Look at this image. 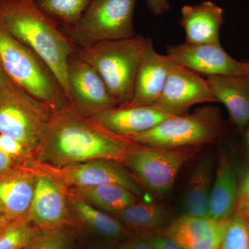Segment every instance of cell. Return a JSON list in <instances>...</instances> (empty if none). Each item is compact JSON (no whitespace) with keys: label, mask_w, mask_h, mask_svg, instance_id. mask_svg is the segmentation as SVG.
Returning <instances> with one entry per match:
<instances>
[{"label":"cell","mask_w":249,"mask_h":249,"mask_svg":"<svg viewBox=\"0 0 249 249\" xmlns=\"http://www.w3.org/2000/svg\"><path fill=\"white\" fill-rule=\"evenodd\" d=\"M136 144L111 133L70 107L53 111L34 153L39 164L62 168L94 160L124 163Z\"/></svg>","instance_id":"1"},{"label":"cell","mask_w":249,"mask_h":249,"mask_svg":"<svg viewBox=\"0 0 249 249\" xmlns=\"http://www.w3.org/2000/svg\"><path fill=\"white\" fill-rule=\"evenodd\" d=\"M0 19L6 29L36 52L50 67L67 99V69L77 47L34 0H0Z\"/></svg>","instance_id":"2"},{"label":"cell","mask_w":249,"mask_h":249,"mask_svg":"<svg viewBox=\"0 0 249 249\" xmlns=\"http://www.w3.org/2000/svg\"><path fill=\"white\" fill-rule=\"evenodd\" d=\"M0 65L15 84L51 111L70 107L65 91L50 67L15 37L1 19Z\"/></svg>","instance_id":"3"},{"label":"cell","mask_w":249,"mask_h":249,"mask_svg":"<svg viewBox=\"0 0 249 249\" xmlns=\"http://www.w3.org/2000/svg\"><path fill=\"white\" fill-rule=\"evenodd\" d=\"M148 38L137 36L124 40L103 41L76 53L102 78L111 96L119 106L130 102L136 77Z\"/></svg>","instance_id":"4"},{"label":"cell","mask_w":249,"mask_h":249,"mask_svg":"<svg viewBox=\"0 0 249 249\" xmlns=\"http://www.w3.org/2000/svg\"><path fill=\"white\" fill-rule=\"evenodd\" d=\"M222 130L219 109L208 106L192 114L170 116L153 128L125 139L143 146L179 149L213 142Z\"/></svg>","instance_id":"5"},{"label":"cell","mask_w":249,"mask_h":249,"mask_svg":"<svg viewBox=\"0 0 249 249\" xmlns=\"http://www.w3.org/2000/svg\"><path fill=\"white\" fill-rule=\"evenodd\" d=\"M137 0H91L73 27L62 29L77 48L134 36Z\"/></svg>","instance_id":"6"},{"label":"cell","mask_w":249,"mask_h":249,"mask_svg":"<svg viewBox=\"0 0 249 249\" xmlns=\"http://www.w3.org/2000/svg\"><path fill=\"white\" fill-rule=\"evenodd\" d=\"M178 149L158 148L136 144L124 163L147 188L165 195L173 188L178 172L189 158Z\"/></svg>","instance_id":"7"},{"label":"cell","mask_w":249,"mask_h":249,"mask_svg":"<svg viewBox=\"0 0 249 249\" xmlns=\"http://www.w3.org/2000/svg\"><path fill=\"white\" fill-rule=\"evenodd\" d=\"M67 76L70 107L81 115L91 117L119 106L98 72L76 52L69 59Z\"/></svg>","instance_id":"8"},{"label":"cell","mask_w":249,"mask_h":249,"mask_svg":"<svg viewBox=\"0 0 249 249\" xmlns=\"http://www.w3.org/2000/svg\"><path fill=\"white\" fill-rule=\"evenodd\" d=\"M36 171L35 190L27 214L31 224L40 230L61 229L71 224L68 188L53 175Z\"/></svg>","instance_id":"9"},{"label":"cell","mask_w":249,"mask_h":249,"mask_svg":"<svg viewBox=\"0 0 249 249\" xmlns=\"http://www.w3.org/2000/svg\"><path fill=\"white\" fill-rule=\"evenodd\" d=\"M120 163L112 160H94L62 168H53L34 161V166L53 175L68 188L117 184L127 188L136 196H142V188Z\"/></svg>","instance_id":"10"},{"label":"cell","mask_w":249,"mask_h":249,"mask_svg":"<svg viewBox=\"0 0 249 249\" xmlns=\"http://www.w3.org/2000/svg\"><path fill=\"white\" fill-rule=\"evenodd\" d=\"M53 111L34 99L0 102V134L17 139L33 152L40 145Z\"/></svg>","instance_id":"11"},{"label":"cell","mask_w":249,"mask_h":249,"mask_svg":"<svg viewBox=\"0 0 249 249\" xmlns=\"http://www.w3.org/2000/svg\"><path fill=\"white\" fill-rule=\"evenodd\" d=\"M167 55L177 65L206 76L248 74L249 61H239L232 58L221 45L184 42L169 46Z\"/></svg>","instance_id":"12"},{"label":"cell","mask_w":249,"mask_h":249,"mask_svg":"<svg viewBox=\"0 0 249 249\" xmlns=\"http://www.w3.org/2000/svg\"><path fill=\"white\" fill-rule=\"evenodd\" d=\"M213 102L217 101L206 78L174 63L155 105L171 115L180 116L195 105Z\"/></svg>","instance_id":"13"},{"label":"cell","mask_w":249,"mask_h":249,"mask_svg":"<svg viewBox=\"0 0 249 249\" xmlns=\"http://www.w3.org/2000/svg\"><path fill=\"white\" fill-rule=\"evenodd\" d=\"M170 116L173 115L154 104L119 106L101 111L89 118L111 133L127 138L153 128Z\"/></svg>","instance_id":"14"},{"label":"cell","mask_w":249,"mask_h":249,"mask_svg":"<svg viewBox=\"0 0 249 249\" xmlns=\"http://www.w3.org/2000/svg\"><path fill=\"white\" fill-rule=\"evenodd\" d=\"M229 222L210 217L184 215L170 223L161 231L183 249H220Z\"/></svg>","instance_id":"15"},{"label":"cell","mask_w":249,"mask_h":249,"mask_svg":"<svg viewBox=\"0 0 249 249\" xmlns=\"http://www.w3.org/2000/svg\"><path fill=\"white\" fill-rule=\"evenodd\" d=\"M174 63L168 55H162L155 50L152 40L148 37L146 49L136 77L132 100L127 104L121 106L155 104L163 91Z\"/></svg>","instance_id":"16"},{"label":"cell","mask_w":249,"mask_h":249,"mask_svg":"<svg viewBox=\"0 0 249 249\" xmlns=\"http://www.w3.org/2000/svg\"><path fill=\"white\" fill-rule=\"evenodd\" d=\"M36 171L18 166L0 175V213L9 221L27 215L35 190Z\"/></svg>","instance_id":"17"},{"label":"cell","mask_w":249,"mask_h":249,"mask_svg":"<svg viewBox=\"0 0 249 249\" xmlns=\"http://www.w3.org/2000/svg\"><path fill=\"white\" fill-rule=\"evenodd\" d=\"M223 13L222 8L211 1L184 5L179 23L186 34L185 42L221 45L219 34L224 20Z\"/></svg>","instance_id":"18"},{"label":"cell","mask_w":249,"mask_h":249,"mask_svg":"<svg viewBox=\"0 0 249 249\" xmlns=\"http://www.w3.org/2000/svg\"><path fill=\"white\" fill-rule=\"evenodd\" d=\"M206 78L216 101L222 103L237 128L249 124V78L245 76H209Z\"/></svg>","instance_id":"19"},{"label":"cell","mask_w":249,"mask_h":249,"mask_svg":"<svg viewBox=\"0 0 249 249\" xmlns=\"http://www.w3.org/2000/svg\"><path fill=\"white\" fill-rule=\"evenodd\" d=\"M239 178L226 155L219 156L209 202V217L214 220L229 219L235 213L238 198Z\"/></svg>","instance_id":"20"},{"label":"cell","mask_w":249,"mask_h":249,"mask_svg":"<svg viewBox=\"0 0 249 249\" xmlns=\"http://www.w3.org/2000/svg\"><path fill=\"white\" fill-rule=\"evenodd\" d=\"M214 162L212 156H204L196 163L183 194L184 214L209 217L210 193L213 181Z\"/></svg>","instance_id":"21"},{"label":"cell","mask_w":249,"mask_h":249,"mask_svg":"<svg viewBox=\"0 0 249 249\" xmlns=\"http://www.w3.org/2000/svg\"><path fill=\"white\" fill-rule=\"evenodd\" d=\"M68 189L73 196L109 214H118L138 201V196L120 185L103 184Z\"/></svg>","instance_id":"22"},{"label":"cell","mask_w":249,"mask_h":249,"mask_svg":"<svg viewBox=\"0 0 249 249\" xmlns=\"http://www.w3.org/2000/svg\"><path fill=\"white\" fill-rule=\"evenodd\" d=\"M70 204L78 219L93 231L103 237L121 239L126 235L125 227L109 213L95 207L69 192Z\"/></svg>","instance_id":"23"},{"label":"cell","mask_w":249,"mask_h":249,"mask_svg":"<svg viewBox=\"0 0 249 249\" xmlns=\"http://www.w3.org/2000/svg\"><path fill=\"white\" fill-rule=\"evenodd\" d=\"M117 215L125 227L143 232L160 231L169 219L166 210L160 204L139 200Z\"/></svg>","instance_id":"24"},{"label":"cell","mask_w":249,"mask_h":249,"mask_svg":"<svg viewBox=\"0 0 249 249\" xmlns=\"http://www.w3.org/2000/svg\"><path fill=\"white\" fill-rule=\"evenodd\" d=\"M38 9L61 29L73 27L91 0H34Z\"/></svg>","instance_id":"25"},{"label":"cell","mask_w":249,"mask_h":249,"mask_svg":"<svg viewBox=\"0 0 249 249\" xmlns=\"http://www.w3.org/2000/svg\"><path fill=\"white\" fill-rule=\"evenodd\" d=\"M37 230L27 215L10 221L0 232V249H24Z\"/></svg>","instance_id":"26"},{"label":"cell","mask_w":249,"mask_h":249,"mask_svg":"<svg viewBox=\"0 0 249 249\" xmlns=\"http://www.w3.org/2000/svg\"><path fill=\"white\" fill-rule=\"evenodd\" d=\"M220 249H249V225L247 218L236 212L231 216Z\"/></svg>","instance_id":"27"},{"label":"cell","mask_w":249,"mask_h":249,"mask_svg":"<svg viewBox=\"0 0 249 249\" xmlns=\"http://www.w3.org/2000/svg\"><path fill=\"white\" fill-rule=\"evenodd\" d=\"M71 238L67 227L38 229L24 249H71Z\"/></svg>","instance_id":"28"},{"label":"cell","mask_w":249,"mask_h":249,"mask_svg":"<svg viewBox=\"0 0 249 249\" xmlns=\"http://www.w3.org/2000/svg\"><path fill=\"white\" fill-rule=\"evenodd\" d=\"M0 149L12 158L18 166L30 168L34 163V152L17 139L0 134Z\"/></svg>","instance_id":"29"},{"label":"cell","mask_w":249,"mask_h":249,"mask_svg":"<svg viewBox=\"0 0 249 249\" xmlns=\"http://www.w3.org/2000/svg\"><path fill=\"white\" fill-rule=\"evenodd\" d=\"M30 96L15 84L0 65V102L10 101H27ZM35 100V99H34Z\"/></svg>","instance_id":"30"},{"label":"cell","mask_w":249,"mask_h":249,"mask_svg":"<svg viewBox=\"0 0 249 249\" xmlns=\"http://www.w3.org/2000/svg\"><path fill=\"white\" fill-rule=\"evenodd\" d=\"M235 212L245 217L249 216V167L239 178L238 198Z\"/></svg>","instance_id":"31"},{"label":"cell","mask_w":249,"mask_h":249,"mask_svg":"<svg viewBox=\"0 0 249 249\" xmlns=\"http://www.w3.org/2000/svg\"><path fill=\"white\" fill-rule=\"evenodd\" d=\"M143 237L150 242L155 249H183L173 239L159 232H150Z\"/></svg>","instance_id":"32"},{"label":"cell","mask_w":249,"mask_h":249,"mask_svg":"<svg viewBox=\"0 0 249 249\" xmlns=\"http://www.w3.org/2000/svg\"><path fill=\"white\" fill-rule=\"evenodd\" d=\"M147 6L156 16H160L170 9L169 0H147Z\"/></svg>","instance_id":"33"},{"label":"cell","mask_w":249,"mask_h":249,"mask_svg":"<svg viewBox=\"0 0 249 249\" xmlns=\"http://www.w3.org/2000/svg\"><path fill=\"white\" fill-rule=\"evenodd\" d=\"M121 249H155L153 246L144 237L127 241Z\"/></svg>","instance_id":"34"},{"label":"cell","mask_w":249,"mask_h":249,"mask_svg":"<svg viewBox=\"0 0 249 249\" xmlns=\"http://www.w3.org/2000/svg\"><path fill=\"white\" fill-rule=\"evenodd\" d=\"M16 167L18 165L14 160L0 149V175H4Z\"/></svg>","instance_id":"35"},{"label":"cell","mask_w":249,"mask_h":249,"mask_svg":"<svg viewBox=\"0 0 249 249\" xmlns=\"http://www.w3.org/2000/svg\"><path fill=\"white\" fill-rule=\"evenodd\" d=\"M10 221L8 220V219H6V217H4V216L0 218V232L2 231V229L6 227V224H7Z\"/></svg>","instance_id":"36"},{"label":"cell","mask_w":249,"mask_h":249,"mask_svg":"<svg viewBox=\"0 0 249 249\" xmlns=\"http://www.w3.org/2000/svg\"><path fill=\"white\" fill-rule=\"evenodd\" d=\"M245 129L246 143H247V149H248V151L249 152V124L247 126V127H246Z\"/></svg>","instance_id":"37"},{"label":"cell","mask_w":249,"mask_h":249,"mask_svg":"<svg viewBox=\"0 0 249 249\" xmlns=\"http://www.w3.org/2000/svg\"><path fill=\"white\" fill-rule=\"evenodd\" d=\"M246 218H247V221H248L249 225V216H248V217H246Z\"/></svg>","instance_id":"38"},{"label":"cell","mask_w":249,"mask_h":249,"mask_svg":"<svg viewBox=\"0 0 249 249\" xmlns=\"http://www.w3.org/2000/svg\"><path fill=\"white\" fill-rule=\"evenodd\" d=\"M247 77H248V78H249V72H248V74H247Z\"/></svg>","instance_id":"39"}]
</instances>
